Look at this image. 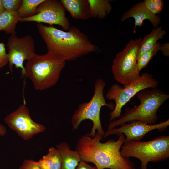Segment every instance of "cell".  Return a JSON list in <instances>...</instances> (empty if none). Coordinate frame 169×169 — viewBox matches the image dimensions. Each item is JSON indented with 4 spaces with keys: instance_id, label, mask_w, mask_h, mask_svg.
Returning a JSON list of instances; mask_svg holds the SVG:
<instances>
[{
    "instance_id": "6da1fadb",
    "label": "cell",
    "mask_w": 169,
    "mask_h": 169,
    "mask_svg": "<svg viewBox=\"0 0 169 169\" xmlns=\"http://www.w3.org/2000/svg\"><path fill=\"white\" fill-rule=\"evenodd\" d=\"M103 137L97 132L93 137L86 134L79 138L75 150L81 161L93 163L98 169H136L134 163L120 154L125 142L124 134L119 135L116 141L109 139L104 143L100 141Z\"/></svg>"
},
{
    "instance_id": "7a4b0ae2",
    "label": "cell",
    "mask_w": 169,
    "mask_h": 169,
    "mask_svg": "<svg viewBox=\"0 0 169 169\" xmlns=\"http://www.w3.org/2000/svg\"><path fill=\"white\" fill-rule=\"evenodd\" d=\"M36 26L48 51L58 55L66 61L76 60L98 50L88 36L75 26L64 31L41 23H37Z\"/></svg>"
},
{
    "instance_id": "3957f363",
    "label": "cell",
    "mask_w": 169,
    "mask_h": 169,
    "mask_svg": "<svg viewBox=\"0 0 169 169\" xmlns=\"http://www.w3.org/2000/svg\"><path fill=\"white\" fill-rule=\"evenodd\" d=\"M66 62L52 52L43 55L35 54L26 64L25 77L32 81L36 90L48 89L57 83Z\"/></svg>"
},
{
    "instance_id": "277c9868",
    "label": "cell",
    "mask_w": 169,
    "mask_h": 169,
    "mask_svg": "<svg viewBox=\"0 0 169 169\" xmlns=\"http://www.w3.org/2000/svg\"><path fill=\"white\" fill-rule=\"evenodd\" d=\"M136 95L140 101L139 105L132 108H126L123 115L110 123L108 130L134 120L148 125L156 124L158 110L169 98V94L157 88L144 89Z\"/></svg>"
},
{
    "instance_id": "5b68a950",
    "label": "cell",
    "mask_w": 169,
    "mask_h": 169,
    "mask_svg": "<svg viewBox=\"0 0 169 169\" xmlns=\"http://www.w3.org/2000/svg\"><path fill=\"white\" fill-rule=\"evenodd\" d=\"M120 153L125 158L138 159L141 162L140 169H147L149 162H158L169 158V136L161 135L147 141L125 142Z\"/></svg>"
},
{
    "instance_id": "8992f818",
    "label": "cell",
    "mask_w": 169,
    "mask_h": 169,
    "mask_svg": "<svg viewBox=\"0 0 169 169\" xmlns=\"http://www.w3.org/2000/svg\"><path fill=\"white\" fill-rule=\"evenodd\" d=\"M105 82L99 78L95 82V90L93 95L88 102L79 105L74 112L71 119V125L74 130L77 129L81 123L84 120L89 119L93 122V126L89 134L94 137L97 131L100 136H103L105 132L102 128L100 118V111L103 106H106L113 110L115 105L112 103H107L103 94Z\"/></svg>"
},
{
    "instance_id": "52a82bcc",
    "label": "cell",
    "mask_w": 169,
    "mask_h": 169,
    "mask_svg": "<svg viewBox=\"0 0 169 169\" xmlns=\"http://www.w3.org/2000/svg\"><path fill=\"white\" fill-rule=\"evenodd\" d=\"M158 85L157 80L147 72L123 87L116 83L113 84L106 95L107 99L115 102V108L110 113V122L121 115L122 107L137 93L146 89L156 88Z\"/></svg>"
},
{
    "instance_id": "ba28073f",
    "label": "cell",
    "mask_w": 169,
    "mask_h": 169,
    "mask_svg": "<svg viewBox=\"0 0 169 169\" xmlns=\"http://www.w3.org/2000/svg\"><path fill=\"white\" fill-rule=\"evenodd\" d=\"M142 38L131 40L114 59L111 70L114 79L123 85L140 76L137 65V55Z\"/></svg>"
},
{
    "instance_id": "9c48e42d",
    "label": "cell",
    "mask_w": 169,
    "mask_h": 169,
    "mask_svg": "<svg viewBox=\"0 0 169 169\" xmlns=\"http://www.w3.org/2000/svg\"><path fill=\"white\" fill-rule=\"evenodd\" d=\"M7 46L8 49L7 54L9 69L13 72L15 66L17 69H21V78L25 77L24 61H28L35 54L34 40L30 35L18 38L16 34L11 35L8 38Z\"/></svg>"
},
{
    "instance_id": "30bf717a",
    "label": "cell",
    "mask_w": 169,
    "mask_h": 169,
    "mask_svg": "<svg viewBox=\"0 0 169 169\" xmlns=\"http://www.w3.org/2000/svg\"><path fill=\"white\" fill-rule=\"evenodd\" d=\"M66 10L60 0H44L37 8L36 14L30 17L21 18V22H35L46 23L52 26L58 25L64 31L69 29L70 24L66 16Z\"/></svg>"
},
{
    "instance_id": "8fae6325",
    "label": "cell",
    "mask_w": 169,
    "mask_h": 169,
    "mask_svg": "<svg viewBox=\"0 0 169 169\" xmlns=\"http://www.w3.org/2000/svg\"><path fill=\"white\" fill-rule=\"evenodd\" d=\"M4 121L8 126L24 140L44 132L46 129L44 125L32 119L29 110L24 104L21 105L16 110L8 115Z\"/></svg>"
},
{
    "instance_id": "7c38bea8",
    "label": "cell",
    "mask_w": 169,
    "mask_h": 169,
    "mask_svg": "<svg viewBox=\"0 0 169 169\" xmlns=\"http://www.w3.org/2000/svg\"><path fill=\"white\" fill-rule=\"evenodd\" d=\"M169 125V120L158 124L148 125L138 120H134L120 125L118 128L114 127L107 130L103 136L104 138L111 135L118 136L123 134L125 142L129 141H141L144 136L150 131L157 130L159 132L166 130Z\"/></svg>"
},
{
    "instance_id": "4fadbf2b",
    "label": "cell",
    "mask_w": 169,
    "mask_h": 169,
    "mask_svg": "<svg viewBox=\"0 0 169 169\" xmlns=\"http://www.w3.org/2000/svg\"><path fill=\"white\" fill-rule=\"evenodd\" d=\"M130 17H133L134 19V33L136 32V28L137 26L141 27L143 26L145 20H149L154 28L157 27L161 21L160 17L150 12L143 2L138 3L125 12L121 17L120 20L123 21Z\"/></svg>"
},
{
    "instance_id": "5bb4252c",
    "label": "cell",
    "mask_w": 169,
    "mask_h": 169,
    "mask_svg": "<svg viewBox=\"0 0 169 169\" xmlns=\"http://www.w3.org/2000/svg\"><path fill=\"white\" fill-rule=\"evenodd\" d=\"M65 9L74 19L82 20L90 18V6L88 0H60Z\"/></svg>"
},
{
    "instance_id": "9a60e30c",
    "label": "cell",
    "mask_w": 169,
    "mask_h": 169,
    "mask_svg": "<svg viewBox=\"0 0 169 169\" xmlns=\"http://www.w3.org/2000/svg\"><path fill=\"white\" fill-rule=\"evenodd\" d=\"M62 158L61 169H75L81 161L78 152L71 150L67 142H62L56 145Z\"/></svg>"
},
{
    "instance_id": "2e32d148",
    "label": "cell",
    "mask_w": 169,
    "mask_h": 169,
    "mask_svg": "<svg viewBox=\"0 0 169 169\" xmlns=\"http://www.w3.org/2000/svg\"><path fill=\"white\" fill-rule=\"evenodd\" d=\"M166 33L165 30L162 27H160L153 29L150 33L145 35L138 50L137 60L144 53L155 46L158 41L162 39Z\"/></svg>"
},
{
    "instance_id": "e0dca14e",
    "label": "cell",
    "mask_w": 169,
    "mask_h": 169,
    "mask_svg": "<svg viewBox=\"0 0 169 169\" xmlns=\"http://www.w3.org/2000/svg\"><path fill=\"white\" fill-rule=\"evenodd\" d=\"M20 19L18 12L5 10L0 15V31L11 35L16 34V25Z\"/></svg>"
},
{
    "instance_id": "ac0fdd59",
    "label": "cell",
    "mask_w": 169,
    "mask_h": 169,
    "mask_svg": "<svg viewBox=\"0 0 169 169\" xmlns=\"http://www.w3.org/2000/svg\"><path fill=\"white\" fill-rule=\"evenodd\" d=\"M168 43L160 44L157 43L153 47L144 53L137 60V65L138 71L146 67L153 57L156 55L158 51L161 50L165 56H169V46Z\"/></svg>"
},
{
    "instance_id": "d6986e66",
    "label": "cell",
    "mask_w": 169,
    "mask_h": 169,
    "mask_svg": "<svg viewBox=\"0 0 169 169\" xmlns=\"http://www.w3.org/2000/svg\"><path fill=\"white\" fill-rule=\"evenodd\" d=\"M90 6V17L100 19L105 17L112 8L108 0H88Z\"/></svg>"
},
{
    "instance_id": "ffe728a7",
    "label": "cell",
    "mask_w": 169,
    "mask_h": 169,
    "mask_svg": "<svg viewBox=\"0 0 169 169\" xmlns=\"http://www.w3.org/2000/svg\"><path fill=\"white\" fill-rule=\"evenodd\" d=\"M44 1L22 0L21 5L18 11L19 16L21 19L34 16L37 13L38 6Z\"/></svg>"
},
{
    "instance_id": "44dd1931",
    "label": "cell",
    "mask_w": 169,
    "mask_h": 169,
    "mask_svg": "<svg viewBox=\"0 0 169 169\" xmlns=\"http://www.w3.org/2000/svg\"><path fill=\"white\" fill-rule=\"evenodd\" d=\"M46 155L51 161L54 169H61L62 158L59 152L56 148L50 147Z\"/></svg>"
},
{
    "instance_id": "7402d4cb",
    "label": "cell",
    "mask_w": 169,
    "mask_h": 169,
    "mask_svg": "<svg viewBox=\"0 0 169 169\" xmlns=\"http://www.w3.org/2000/svg\"><path fill=\"white\" fill-rule=\"evenodd\" d=\"M143 3L150 12L156 15L162 11L164 1L162 0H145Z\"/></svg>"
},
{
    "instance_id": "603a6c76",
    "label": "cell",
    "mask_w": 169,
    "mask_h": 169,
    "mask_svg": "<svg viewBox=\"0 0 169 169\" xmlns=\"http://www.w3.org/2000/svg\"><path fill=\"white\" fill-rule=\"evenodd\" d=\"M22 0H2L5 10L18 12L21 5Z\"/></svg>"
},
{
    "instance_id": "cb8c5ba5",
    "label": "cell",
    "mask_w": 169,
    "mask_h": 169,
    "mask_svg": "<svg viewBox=\"0 0 169 169\" xmlns=\"http://www.w3.org/2000/svg\"><path fill=\"white\" fill-rule=\"evenodd\" d=\"M8 64V56L5 45L3 42H0V69L3 68Z\"/></svg>"
},
{
    "instance_id": "d4e9b609",
    "label": "cell",
    "mask_w": 169,
    "mask_h": 169,
    "mask_svg": "<svg viewBox=\"0 0 169 169\" xmlns=\"http://www.w3.org/2000/svg\"><path fill=\"white\" fill-rule=\"evenodd\" d=\"M37 163L41 169H54L51 161L46 155L43 156Z\"/></svg>"
},
{
    "instance_id": "484cf974",
    "label": "cell",
    "mask_w": 169,
    "mask_h": 169,
    "mask_svg": "<svg viewBox=\"0 0 169 169\" xmlns=\"http://www.w3.org/2000/svg\"><path fill=\"white\" fill-rule=\"evenodd\" d=\"M19 169H41L37 162L31 159H25Z\"/></svg>"
},
{
    "instance_id": "4316f807",
    "label": "cell",
    "mask_w": 169,
    "mask_h": 169,
    "mask_svg": "<svg viewBox=\"0 0 169 169\" xmlns=\"http://www.w3.org/2000/svg\"><path fill=\"white\" fill-rule=\"evenodd\" d=\"M75 169H98L96 166H93L87 164L86 162L81 161Z\"/></svg>"
},
{
    "instance_id": "83f0119b",
    "label": "cell",
    "mask_w": 169,
    "mask_h": 169,
    "mask_svg": "<svg viewBox=\"0 0 169 169\" xmlns=\"http://www.w3.org/2000/svg\"><path fill=\"white\" fill-rule=\"evenodd\" d=\"M6 131L5 127L3 125L0 124V135H4L6 133Z\"/></svg>"
},
{
    "instance_id": "f1b7e54d",
    "label": "cell",
    "mask_w": 169,
    "mask_h": 169,
    "mask_svg": "<svg viewBox=\"0 0 169 169\" xmlns=\"http://www.w3.org/2000/svg\"><path fill=\"white\" fill-rule=\"evenodd\" d=\"M5 11L3 6L2 0H0V15Z\"/></svg>"
}]
</instances>
